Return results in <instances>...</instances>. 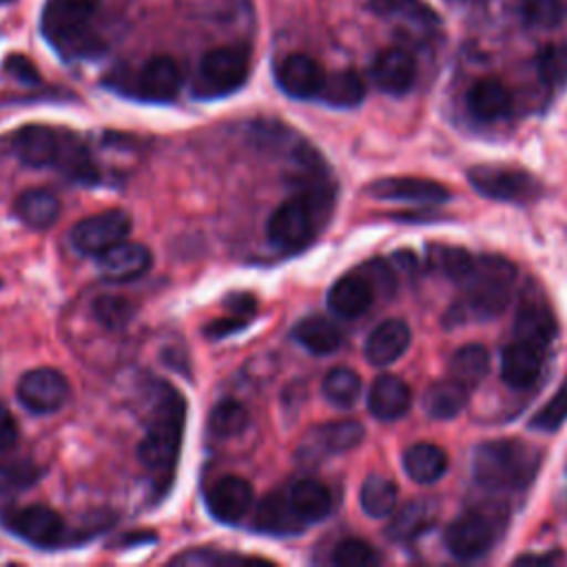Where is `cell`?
Here are the masks:
<instances>
[{
	"instance_id": "obj_1",
	"label": "cell",
	"mask_w": 567,
	"mask_h": 567,
	"mask_svg": "<svg viewBox=\"0 0 567 567\" xmlns=\"http://www.w3.org/2000/svg\"><path fill=\"white\" fill-rule=\"evenodd\" d=\"M184 423H186L184 396L175 388L162 385L155 403V412L137 447L140 463L146 467V472L155 481L157 494L166 492L173 483V474L182 452Z\"/></svg>"
},
{
	"instance_id": "obj_2",
	"label": "cell",
	"mask_w": 567,
	"mask_h": 567,
	"mask_svg": "<svg viewBox=\"0 0 567 567\" xmlns=\"http://www.w3.org/2000/svg\"><path fill=\"white\" fill-rule=\"evenodd\" d=\"M540 465V454L514 439L487 441L474 450L472 476L489 492L525 489Z\"/></svg>"
},
{
	"instance_id": "obj_3",
	"label": "cell",
	"mask_w": 567,
	"mask_h": 567,
	"mask_svg": "<svg viewBox=\"0 0 567 567\" xmlns=\"http://www.w3.org/2000/svg\"><path fill=\"white\" fill-rule=\"evenodd\" d=\"M100 0H47L42 7V35L64 58H86L100 51L91 22Z\"/></svg>"
},
{
	"instance_id": "obj_4",
	"label": "cell",
	"mask_w": 567,
	"mask_h": 567,
	"mask_svg": "<svg viewBox=\"0 0 567 567\" xmlns=\"http://www.w3.org/2000/svg\"><path fill=\"white\" fill-rule=\"evenodd\" d=\"M516 266L501 255L474 257V266L461 281L465 288L463 306L476 319L501 315L512 301Z\"/></svg>"
},
{
	"instance_id": "obj_5",
	"label": "cell",
	"mask_w": 567,
	"mask_h": 567,
	"mask_svg": "<svg viewBox=\"0 0 567 567\" xmlns=\"http://www.w3.org/2000/svg\"><path fill=\"white\" fill-rule=\"evenodd\" d=\"M250 73L248 51L241 47H217L210 49L197 69L193 93L202 100L224 97L241 89Z\"/></svg>"
},
{
	"instance_id": "obj_6",
	"label": "cell",
	"mask_w": 567,
	"mask_h": 567,
	"mask_svg": "<svg viewBox=\"0 0 567 567\" xmlns=\"http://www.w3.org/2000/svg\"><path fill=\"white\" fill-rule=\"evenodd\" d=\"M111 86L144 102H171L182 89V69L168 55L148 58L135 73H115Z\"/></svg>"
},
{
	"instance_id": "obj_7",
	"label": "cell",
	"mask_w": 567,
	"mask_h": 567,
	"mask_svg": "<svg viewBox=\"0 0 567 567\" xmlns=\"http://www.w3.org/2000/svg\"><path fill=\"white\" fill-rule=\"evenodd\" d=\"M467 182L476 193L496 202L525 204L543 193L540 182L532 173L514 166L476 164L467 171Z\"/></svg>"
},
{
	"instance_id": "obj_8",
	"label": "cell",
	"mask_w": 567,
	"mask_h": 567,
	"mask_svg": "<svg viewBox=\"0 0 567 567\" xmlns=\"http://www.w3.org/2000/svg\"><path fill=\"white\" fill-rule=\"evenodd\" d=\"M323 215L315 204L297 193L295 197L281 202L268 219V239L281 250H301L306 248L317 233V224Z\"/></svg>"
},
{
	"instance_id": "obj_9",
	"label": "cell",
	"mask_w": 567,
	"mask_h": 567,
	"mask_svg": "<svg viewBox=\"0 0 567 567\" xmlns=\"http://www.w3.org/2000/svg\"><path fill=\"white\" fill-rule=\"evenodd\" d=\"M498 534L492 514L474 509L454 518L445 529V547L458 560H476L489 551Z\"/></svg>"
},
{
	"instance_id": "obj_10",
	"label": "cell",
	"mask_w": 567,
	"mask_h": 567,
	"mask_svg": "<svg viewBox=\"0 0 567 567\" xmlns=\"http://www.w3.org/2000/svg\"><path fill=\"white\" fill-rule=\"evenodd\" d=\"M128 233H131V217L124 210L113 208L78 221L71 230V241L80 252L97 257L111 246L124 241Z\"/></svg>"
},
{
	"instance_id": "obj_11",
	"label": "cell",
	"mask_w": 567,
	"mask_h": 567,
	"mask_svg": "<svg viewBox=\"0 0 567 567\" xmlns=\"http://www.w3.org/2000/svg\"><path fill=\"white\" fill-rule=\"evenodd\" d=\"M69 399V381L55 368L29 370L18 383V401L33 414H49Z\"/></svg>"
},
{
	"instance_id": "obj_12",
	"label": "cell",
	"mask_w": 567,
	"mask_h": 567,
	"mask_svg": "<svg viewBox=\"0 0 567 567\" xmlns=\"http://www.w3.org/2000/svg\"><path fill=\"white\" fill-rule=\"evenodd\" d=\"M7 527L18 538H22L29 545L40 547V549H53L64 538V523H62L60 514L40 503L27 505V507L9 514Z\"/></svg>"
},
{
	"instance_id": "obj_13",
	"label": "cell",
	"mask_w": 567,
	"mask_h": 567,
	"mask_svg": "<svg viewBox=\"0 0 567 567\" xmlns=\"http://www.w3.org/2000/svg\"><path fill=\"white\" fill-rule=\"evenodd\" d=\"M365 436V430L359 421L346 419V421H332L315 427L299 447V458L303 461H321L332 454L348 452L357 447Z\"/></svg>"
},
{
	"instance_id": "obj_14",
	"label": "cell",
	"mask_w": 567,
	"mask_h": 567,
	"mask_svg": "<svg viewBox=\"0 0 567 567\" xmlns=\"http://www.w3.org/2000/svg\"><path fill=\"white\" fill-rule=\"evenodd\" d=\"M255 492L252 485L235 474L217 478L206 489V507L210 516L226 525H237L252 507Z\"/></svg>"
},
{
	"instance_id": "obj_15",
	"label": "cell",
	"mask_w": 567,
	"mask_h": 567,
	"mask_svg": "<svg viewBox=\"0 0 567 567\" xmlns=\"http://www.w3.org/2000/svg\"><path fill=\"white\" fill-rule=\"evenodd\" d=\"M64 146V133L44 126V124H29L13 133L11 148L20 157L22 164L42 168L55 166Z\"/></svg>"
},
{
	"instance_id": "obj_16",
	"label": "cell",
	"mask_w": 567,
	"mask_h": 567,
	"mask_svg": "<svg viewBox=\"0 0 567 567\" xmlns=\"http://www.w3.org/2000/svg\"><path fill=\"white\" fill-rule=\"evenodd\" d=\"M323 82H326V73L321 64L306 53H290L277 66V84L290 97H297V100L319 97Z\"/></svg>"
},
{
	"instance_id": "obj_17",
	"label": "cell",
	"mask_w": 567,
	"mask_h": 567,
	"mask_svg": "<svg viewBox=\"0 0 567 567\" xmlns=\"http://www.w3.org/2000/svg\"><path fill=\"white\" fill-rule=\"evenodd\" d=\"M368 193L377 199L414 202V204H443L450 199V188L423 177H383L368 186Z\"/></svg>"
},
{
	"instance_id": "obj_18",
	"label": "cell",
	"mask_w": 567,
	"mask_h": 567,
	"mask_svg": "<svg viewBox=\"0 0 567 567\" xmlns=\"http://www.w3.org/2000/svg\"><path fill=\"white\" fill-rule=\"evenodd\" d=\"M151 250L144 244L120 241L97 255V270L106 281H133L151 268Z\"/></svg>"
},
{
	"instance_id": "obj_19",
	"label": "cell",
	"mask_w": 567,
	"mask_h": 567,
	"mask_svg": "<svg viewBox=\"0 0 567 567\" xmlns=\"http://www.w3.org/2000/svg\"><path fill=\"white\" fill-rule=\"evenodd\" d=\"M370 75L383 93L403 95L416 80V62L410 51L401 47H388L374 58Z\"/></svg>"
},
{
	"instance_id": "obj_20",
	"label": "cell",
	"mask_w": 567,
	"mask_h": 567,
	"mask_svg": "<svg viewBox=\"0 0 567 567\" xmlns=\"http://www.w3.org/2000/svg\"><path fill=\"white\" fill-rule=\"evenodd\" d=\"M372 299L374 288L361 270L339 277L328 292V306L341 319L361 317L372 306Z\"/></svg>"
},
{
	"instance_id": "obj_21",
	"label": "cell",
	"mask_w": 567,
	"mask_h": 567,
	"mask_svg": "<svg viewBox=\"0 0 567 567\" xmlns=\"http://www.w3.org/2000/svg\"><path fill=\"white\" fill-rule=\"evenodd\" d=\"M410 405H412V390L403 379L394 374H381L374 379L368 392V410L374 419L396 421L403 414H408Z\"/></svg>"
},
{
	"instance_id": "obj_22",
	"label": "cell",
	"mask_w": 567,
	"mask_h": 567,
	"mask_svg": "<svg viewBox=\"0 0 567 567\" xmlns=\"http://www.w3.org/2000/svg\"><path fill=\"white\" fill-rule=\"evenodd\" d=\"M252 527L261 534H275V536L299 534L306 527L290 505L288 487L275 489L259 501Z\"/></svg>"
},
{
	"instance_id": "obj_23",
	"label": "cell",
	"mask_w": 567,
	"mask_h": 567,
	"mask_svg": "<svg viewBox=\"0 0 567 567\" xmlns=\"http://www.w3.org/2000/svg\"><path fill=\"white\" fill-rule=\"evenodd\" d=\"M410 339V326L403 319H385L368 334L365 359L379 368L390 365L408 350Z\"/></svg>"
},
{
	"instance_id": "obj_24",
	"label": "cell",
	"mask_w": 567,
	"mask_h": 567,
	"mask_svg": "<svg viewBox=\"0 0 567 567\" xmlns=\"http://www.w3.org/2000/svg\"><path fill=\"white\" fill-rule=\"evenodd\" d=\"M543 368V350L534 348L525 341H514L505 346L501 354V377L509 388H527L532 385Z\"/></svg>"
},
{
	"instance_id": "obj_25",
	"label": "cell",
	"mask_w": 567,
	"mask_h": 567,
	"mask_svg": "<svg viewBox=\"0 0 567 567\" xmlns=\"http://www.w3.org/2000/svg\"><path fill=\"white\" fill-rule=\"evenodd\" d=\"M514 337L518 341L532 343L538 350H545L556 337V319L543 301L527 299L516 312Z\"/></svg>"
},
{
	"instance_id": "obj_26",
	"label": "cell",
	"mask_w": 567,
	"mask_h": 567,
	"mask_svg": "<svg viewBox=\"0 0 567 567\" xmlns=\"http://www.w3.org/2000/svg\"><path fill=\"white\" fill-rule=\"evenodd\" d=\"M288 498L303 525L319 523L332 512L330 489L315 478H299L288 487Z\"/></svg>"
},
{
	"instance_id": "obj_27",
	"label": "cell",
	"mask_w": 567,
	"mask_h": 567,
	"mask_svg": "<svg viewBox=\"0 0 567 567\" xmlns=\"http://www.w3.org/2000/svg\"><path fill=\"white\" fill-rule=\"evenodd\" d=\"M467 109L470 113L481 120V122H494L501 120L509 113L512 109V97L509 91L505 89L503 82H498L496 78H483L478 82H474L467 91Z\"/></svg>"
},
{
	"instance_id": "obj_28",
	"label": "cell",
	"mask_w": 567,
	"mask_h": 567,
	"mask_svg": "<svg viewBox=\"0 0 567 567\" xmlns=\"http://www.w3.org/2000/svg\"><path fill=\"white\" fill-rule=\"evenodd\" d=\"M13 215L29 228H49L60 215V199L47 188H29L13 202Z\"/></svg>"
},
{
	"instance_id": "obj_29",
	"label": "cell",
	"mask_w": 567,
	"mask_h": 567,
	"mask_svg": "<svg viewBox=\"0 0 567 567\" xmlns=\"http://www.w3.org/2000/svg\"><path fill=\"white\" fill-rule=\"evenodd\" d=\"M403 470L414 483H436L447 470V454L434 443H414L403 454Z\"/></svg>"
},
{
	"instance_id": "obj_30",
	"label": "cell",
	"mask_w": 567,
	"mask_h": 567,
	"mask_svg": "<svg viewBox=\"0 0 567 567\" xmlns=\"http://www.w3.org/2000/svg\"><path fill=\"white\" fill-rule=\"evenodd\" d=\"M467 399L470 388L450 377L445 381H436L430 385V390L423 396V408L432 419L445 421L461 414L467 405Z\"/></svg>"
},
{
	"instance_id": "obj_31",
	"label": "cell",
	"mask_w": 567,
	"mask_h": 567,
	"mask_svg": "<svg viewBox=\"0 0 567 567\" xmlns=\"http://www.w3.org/2000/svg\"><path fill=\"white\" fill-rule=\"evenodd\" d=\"M292 339L312 354H330L341 346V330L326 317L312 315L292 328Z\"/></svg>"
},
{
	"instance_id": "obj_32",
	"label": "cell",
	"mask_w": 567,
	"mask_h": 567,
	"mask_svg": "<svg viewBox=\"0 0 567 567\" xmlns=\"http://www.w3.org/2000/svg\"><path fill=\"white\" fill-rule=\"evenodd\" d=\"M434 525V509L425 501H410L399 512H392V520L385 529L394 543H408L425 534Z\"/></svg>"
},
{
	"instance_id": "obj_33",
	"label": "cell",
	"mask_w": 567,
	"mask_h": 567,
	"mask_svg": "<svg viewBox=\"0 0 567 567\" xmlns=\"http://www.w3.org/2000/svg\"><path fill=\"white\" fill-rule=\"evenodd\" d=\"M363 95H365V84L359 78V73L343 69V71L326 75L319 100L334 109H352V106L361 104Z\"/></svg>"
},
{
	"instance_id": "obj_34",
	"label": "cell",
	"mask_w": 567,
	"mask_h": 567,
	"mask_svg": "<svg viewBox=\"0 0 567 567\" xmlns=\"http://www.w3.org/2000/svg\"><path fill=\"white\" fill-rule=\"evenodd\" d=\"M55 166L73 182H80V184L100 182V168L93 164L86 146L69 133H64V146Z\"/></svg>"
},
{
	"instance_id": "obj_35",
	"label": "cell",
	"mask_w": 567,
	"mask_h": 567,
	"mask_svg": "<svg viewBox=\"0 0 567 567\" xmlns=\"http://www.w3.org/2000/svg\"><path fill=\"white\" fill-rule=\"evenodd\" d=\"M450 377L467 388L481 383L489 370V352L478 343H467L450 357Z\"/></svg>"
},
{
	"instance_id": "obj_36",
	"label": "cell",
	"mask_w": 567,
	"mask_h": 567,
	"mask_svg": "<svg viewBox=\"0 0 567 567\" xmlns=\"http://www.w3.org/2000/svg\"><path fill=\"white\" fill-rule=\"evenodd\" d=\"M396 496H399V489L394 481L381 474H370L361 485L359 503L370 518H385L394 512Z\"/></svg>"
},
{
	"instance_id": "obj_37",
	"label": "cell",
	"mask_w": 567,
	"mask_h": 567,
	"mask_svg": "<svg viewBox=\"0 0 567 567\" xmlns=\"http://www.w3.org/2000/svg\"><path fill=\"white\" fill-rule=\"evenodd\" d=\"M248 421H250V414H248V410L239 401L221 399L210 410L208 430L217 439H230V436L241 434L246 430Z\"/></svg>"
},
{
	"instance_id": "obj_38",
	"label": "cell",
	"mask_w": 567,
	"mask_h": 567,
	"mask_svg": "<svg viewBox=\"0 0 567 567\" xmlns=\"http://www.w3.org/2000/svg\"><path fill=\"white\" fill-rule=\"evenodd\" d=\"M427 266L439 275L461 284L472 270L474 257L458 246H432L427 250Z\"/></svg>"
},
{
	"instance_id": "obj_39",
	"label": "cell",
	"mask_w": 567,
	"mask_h": 567,
	"mask_svg": "<svg viewBox=\"0 0 567 567\" xmlns=\"http://www.w3.org/2000/svg\"><path fill=\"white\" fill-rule=\"evenodd\" d=\"M323 396L337 408H350L361 394V379L352 368H332L323 379Z\"/></svg>"
},
{
	"instance_id": "obj_40",
	"label": "cell",
	"mask_w": 567,
	"mask_h": 567,
	"mask_svg": "<svg viewBox=\"0 0 567 567\" xmlns=\"http://www.w3.org/2000/svg\"><path fill=\"white\" fill-rule=\"evenodd\" d=\"M536 71L545 86L560 89L567 82V44H547L536 58Z\"/></svg>"
},
{
	"instance_id": "obj_41",
	"label": "cell",
	"mask_w": 567,
	"mask_h": 567,
	"mask_svg": "<svg viewBox=\"0 0 567 567\" xmlns=\"http://www.w3.org/2000/svg\"><path fill=\"white\" fill-rule=\"evenodd\" d=\"M567 421V377L554 396L529 419V427L538 432H556Z\"/></svg>"
},
{
	"instance_id": "obj_42",
	"label": "cell",
	"mask_w": 567,
	"mask_h": 567,
	"mask_svg": "<svg viewBox=\"0 0 567 567\" xmlns=\"http://www.w3.org/2000/svg\"><path fill=\"white\" fill-rule=\"evenodd\" d=\"M332 563L337 567H370L379 565L381 556L370 543L361 538H346L334 547Z\"/></svg>"
},
{
	"instance_id": "obj_43",
	"label": "cell",
	"mask_w": 567,
	"mask_h": 567,
	"mask_svg": "<svg viewBox=\"0 0 567 567\" xmlns=\"http://www.w3.org/2000/svg\"><path fill=\"white\" fill-rule=\"evenodd\" d=\"M372 9L381 16H392V18H405L410 22L427 24L434 22V13L421 2V0H370Z\"/></svg>"
},
{
	"instance_id": "obj_44",
	"label": "cell",
	"mask_w": 567,
	"mask_h": 567,
	"mask_svg": "<svg viewBox=\"0 0 567 567\" xmlns=\"http://www.w3.org/2000/svg\"><path fill=\"white\" fill-rule=\"evenodd\" d=\"M520 13L529 27L549 29L563 20V4L560 0H523Z\"/></svg>"
},
{
	"instance_id": "obj_45",
	"label": "cell",
	"mask_w": 567,
	"mask_h": 567,
	"mask_svg": "<svg viewBox=\"0 0 567 567\" xmlns=\"http://www.w3.org/2000/svg\"><path fill=\"white\" fill-rule=\"evenodd\" d=\"M93 310L97 319L109 328H122L133 315V306L122 297H100L95 299Z\"/></svg>"
},
{
	"instance_id": "obj_46",
	"label": "cell",
	"mask_w": 567,
	"mask_h": 567,
	"mask_svg": "<svg viewBox=\"0 0 567 567\" xmlns=\"http://www.w3.org/2000/svg\"><path fill=\"white\" fill-rule=\"evenodd\" d=\"M2 71L9 73L13 80L18 82H27V84H35L40 82L38 69L31 64V60L22 58V55H9L2 64Z\"/></svg>"
},
{
	"instance_id": "obj_47",
	"label": "cell",
	"mask_w": 567,
	"mask_h": 567,
	"mask_svg": "<svg viewBox=\"0 0 567 567\" xmlns=\"http://www.w3.org/2000/svg\"><path fill=\"white\" fill-rule=\"evenodd\" d=\"M248 321H250L248 317L233 312L230 317H221V319H215L213 323H208V326L204 328V332H206L210 339H221V337H228L230 332L244 328Z\"/></svg>"
},
{
	"instance_id": "obj_48",
	"label": "cell",
	"mask_w": 567,
	"mask_h": 567,
	"mask_svg": "<svg viewBox=\"0 0 567 567\" xmlns=\"http://www.w3.org/2000/svg\"><path fill=\"white\" fill-rule=\"evenodd\" d=\"M18 443V423L9 408L0 403V452H9Z\"/></svg>"
},
{
	"instance_id": "obj_49",
	"label": "cell",
	"mask_w": 567,
	"mask_h": 567,
	"mask_svg": "<svg viewBox=\"0 0 567 567\" xmlns=\"http://www.w3.org/2000/svg\"><path fill=\"white\" fill-rule=\"evenodd\" d=\"M516 563H551V556H518Z\"/></svg>"
},
{
	"instance_id": "obj_50",
	"label": "cell",
	"mask_w": 567,
	"mask_h": 567,
	"mask_svg": "<svg viewBox=\"0 0 567 567\" xmlns=\"http://www.w3.org/2000/svg\"><path fill=\"white\" fill-rule=\"evenodd\" d=\"M394 217H396V219H403V221H412L416 215L405 213V215H394ZM421 219H425V221H427V219H434V215H421Z\"/></svg>"
},
{
	"instance_id": "obj_51",
	"label": "cell",
	"mask_w": 567,
	"mask_h": 567,
	"mask_svg": "<svg viewBox=\"0 0 567 567\" xmlns=\"http://www.w3.org/2000/svg\"><path fill=\"white\" fill-rule=\"evenodd\" d=\"M0 2H11V0H0Z\"/></svg>"
}]
</instances>
